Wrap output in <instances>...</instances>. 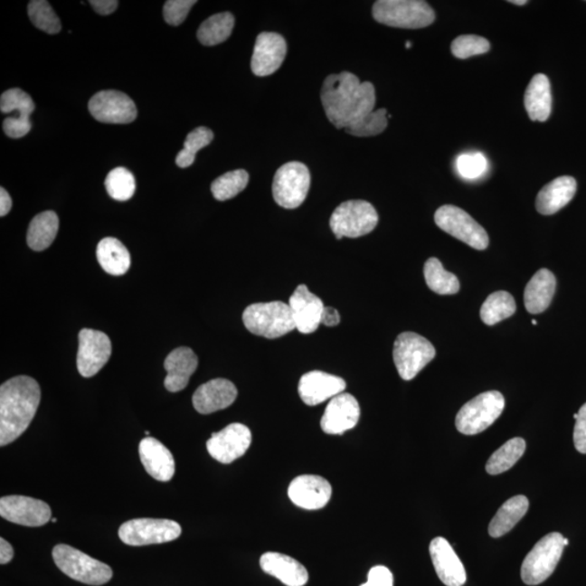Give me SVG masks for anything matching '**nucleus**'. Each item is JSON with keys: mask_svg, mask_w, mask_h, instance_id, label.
I'll use <instances>...</instances> for the list:
<instances>
[{"mask_svg": "<svg viewBox=\"0 0 586 586\" xmlns=\"http://www.w3.org/2000/svg\"><path fill=\"white\" fill-rule=\"evenodd\" d=\"M563 539L561 534L553 532L536 543L521 566V579L525 584H541L551 577L562 556Z\"/></svg>", "mask_w": 586, "mask_h": 586, "instance_id": "obj_6", "label": "nucleus"}, {"mask_svg": "<svg viewBox=\"0 0 586 586\" xmlns=\"http://www.w3.org/2000/svg\"><path fill=\"white\" fill-rule=\"evenodd\" d=\"M41 403L40 384L34 378L18 376L0 387V445L15 441L31 425Z\"/></svg>", "mask_w": 586, "mask_h": 586, "instance_id": "obj_2", "label": "nucleus"}, {"mask_svg": "<svg viewBox=\"0 0 586 586\" xmlns=\"http://www.w3.org/2000/svg\"><path fill=\"white\" fill-rule=\"evenodd\" d=\"M434 357L436 349L421 335L403 333L394 342L393 360L402 379H414Z\"/></svg>", "mask_w": 586, "mask_h": 586, "instance_id": "obj_10", "label": "nucleus"}, {"mask_svg": "<svg viewBox=\"0 0 586 586\" xmlns=\"http://www.w3.org/2000/svg\"><path fill=\"white\" fill-rule=\"evenodd\" d=\"M195 3L197 2L194 0H168L163 7V16L166 24L173 26L181 25Z\"/></svg>", "mask_w": 586, "mask_h": 586, "instance_id": "obj_45", "label": "nucleus"}, {"mask_svg": "<svg viewBox=\"0 0 586 586\" xmlns=\"http://www.w3.org/2000/svg\"><path fill=\"white\" fill-rule=\"evenodd\" d=\"M574 447L578 452L586 454V403L581 406L573 431Z\"/></svg>", "mask_w": 586, "mask_h": 586, "instance_id": "obj_46", "label": "nucleus"}, {"mask_svg": "<svg viewBox=\"0 0 586 586\" xmlns=\"http://www.w3.org/2000/svg\"><path fill=\"white\" fill-rule=\"evenodd\" d=\"M249 183V174L244 170L228 172L212 183L211 192L219 201L235 198Z\"/></svg>", "mask_w": 586, "mask_h": 586, "instance_id": "obj_37", "label": "nucleus"}, {"mask_svg": "<svg viewBox=\"0 0 586 586\" xmlns=\"http://www.w3.org/2000/svg\"><path fill=\"white\" fill-rule=\"evenodd\" d=\"M556 290L555 275L542 269L532 277L525 290V306L531 314L544 312L551 306Z\"/></svg>", "mask_w": 586, "mask_h": 586, "instance_id": "obj_29", "label": "nucleus"}, {"mask_svg": "<svg viewBox=\"0 0 586 586\" xmlns=\"http://www.w3.org/2000/svg\"><path fill=\"white\" fill-rule=\"evenodd\" d=\"M515 312L514 297L507 291H496L488 296L482 304L480 317L483 323L493 326L512 317Z\"/></svg>", "mask_w": 586, "mask_h": 586, "instance_id": "obj_36", "label": "nucleus"}, {"mask_svg": "<svg viewBox=\"0 0 586 586\" xmlns=\"http://www.w3.org/2000/svg\"><path fill=\"white\" fill-rule=\"evenodd\" d=\"M90 112L97 121L108 124H128L137 118V109L122 91L102 90L91 98Z\"/></svg>", "mask_w": 586, "mask_h": 586, "instance_id": "obj_15", "label": "nucleus"}, {"mask_svg": "<svg viewBox=\"0 0 586 586\" xmlns=\"http://www.w3.org/2000/svg\"><path fill=\"white\" fill-rule=\"evenodd\" d=\"M242 320L250 333L268 339L280 338L296 329L289 304L281 301L251 304L244 309Z\"/></svg>", "mask_w": 586, "mask_h": 586, "instance_id": "obj_3", "label": "nucleus"}, {"mask_svg": "<svg viewBox=\"0 0 586 586\" xmlns=\"http://www.w3.org/2000/svg\"><path fill=\"white\" fill-rule=\"evenodd\" d=\"M532 324L536 325L537 324L536 320L535 319L532 320Z\"/></svg>", "mask_w": 586, "mask_h": 586, "instance_id": "obj_55", "label": "nucleus"}, {"mask_svg": "<svg viewBox=\"0 0 586 586\" xmlns=\"http://www.w3.org/2000/svg\"><path fill=\"white\" fill-rule=\"evenodd\" d=\"M198 367V357L190 347L181 346L172 351L165 361L167 373L165 387L170 392H179L187 387L190 377Z\"/></svg>", "mask_w": 586, "mask_h": 586, "instance_id": "obj_26", "label": "nucleus"}, {"mask_svg": "<svg viewBox=\"0 0 586 586\" xmlns=\"http://www.w3.org/2000/svg\"><path fill=\"white\" fill-rule=\"evenodd\" d=\"M361 409L354 396L341 393L326 407L320 427L327 434H342L354 428L360 421Z\"/></svg>", "mask_w": 586, "mask_h": 586, "instance_id": "obj_18", "label": "nucleus"}, {"mask_svg": "<svg viewBox=\"0 0 586 586\" xmlns=\"http://www.w3.org/2000/svg\"><path fill=\"white\" fill-rule=\"evenodd\" d=\"M373 19L400 29H422L433 24L436 14L421 0H379L373 5Z\"/></svg>", "mask_w": 586, "mask_h": 586, "instance_id": "obj_4", "label": "nucleus"}, {"mask_svg": "<svg viewBox=\"0 0 586 586\" xmlns=\"http://www.w3.org/2000/svg\"><path fill=\"white\" fill-rule=\"evenodd\" d=\"M525 441L523 438L509 440L488 458L486 469L488 475L496 476L509 470L523 458Z\"/></svg>", "mask_w": 586, "mask_h": 586, "instance_id": "obj_35", "label": "nucleus"}, {"mask_svg": "<svg viewBox=\"0 0 586 586\" xmlns=\"http://www.w3.org/2000/svg\"><path fill=\"white\" fill-rule=\"evenodd\" d=\"M387 127L388 112L385 109H378V110L369 113L360 122L346 128L345 132L355 136V137H372V136L382 134Z\"/></svg>", "mask_w": 586, "mask_h": 586, "instance_id": "obj_41", "label": "nucleus"}, {"mask_svg": "<svg viewBox=\"0 0 586 586\" xmlns=\"http://www.w3.org/2000/svg\"><path fill=\"white\" fill-rule=\"evenodd\" d=\"M378 221V213L373 204L364 200H350L335 210L329 224L336 239L358 238L372 232Z\"/></svg>", "mask_w": 586, "mask_h": 586, "instance_id": "obj_8", "label": "nucleus"}, {"mask_svg": "<svg viewBox=\"0 0 586 586\" xmlns=\"http://www.w3.org/2000/svg\"><path fill=\"white\" fill-rule=\"evenodd\" d=\"M13 208V200L5 188H0V216H5Z\"/></svg>", "mask_w": 586, "mask_h": 586, "instance_id": "obj_51", "label": "nucleus"}, {"mask_svg": "<svg viewBox=\"0 0 586 586\" xmlns=\"http://www.w3.org/2000/svg\"><path fill=\"white\" fill-rule=\"evenodd\" d=\"M564 546H567L569 544V540L564 537L563 539Z\"/></svg>", "mask_w": 586, "mask_h": 586, "instance_id": "obj_53", "label": "nucleus"}, {"mask_svg": "<svg viewBox=\"0 0 586 586\" xmlns=\"http://www.w3.org/2000/svg\"><path fill=\"white\" fill-rule=\"evenodd\" d=\"M326 116L336 128H349L373 111L376 92L371 81L350 72L331 74L320 91Z\"/></svg>", "mask_w": 586, "mask_h": 586, "instance_id": "obj_1", "label": "nucleus"}, {"mask_svg": "<svg viewBox=\"0 0 586 586\" xmlns=\"http://www.w3.org/2000/svg\"><path fill=\"white\" fill-rule=\"evenodd\" d=\"M238 391L230 380L217 378L201 384L193 396L194 410L209 415L230 407L236 401Z\"/></svg>", "mask_w": 586, "mask_h": 586, "instance_id": "obj_23", "label": "nucleus"}, {"mask_svg": "<svg viewBox=\"0 0 586 586\" xmlns=\"http://www.w3.org/2000/svg\"><path fill=\"white\" fill-rule=\"evenodd\" d=\"M490 43L485 37L477 35H461L456 37L450 51L456 58L467 59L490 51Z\"/></svg>", "mask_w": 586, "mask_h": 586, "instance_id": "obj_43", "label": "nucleus"}, {"mask_svg": "<svg viewBox=\"0 0 586 586\" xmlns=\"http://www.w3.org/2000/svg\"><path fill=\"white\" fill-rule=\"evenodd\" d=\"M431 561L440 580L447 586H463L467 575L463 562L444 537L433 539L429 546Z\"/></svg>", "mask_w": 586, "mask_h": 586, "instance_id": "obj_22", "label": "nucleus"}, {"mask_svg": "<svg viewBox=\"0 0 586 586\" xmlns=\"http://www.w3.org/2000/svg\"><path fill=\"white\" fill-rule=\"evenodd\" d=\"M411 43L410 42H407L406 43V48L409 49V48H411Z\"/></svg>", "mask_w": 586, "mask_h": 586, "instance_id": "obj_54", "label": "nucleus"}, {"mask_svg": "<svg viewBox=\"0 0 586 586\" xmlns=\"http://www.w3.org/2000/svg\"><path fill=\"white\" fill-rule=\"evenodd\" d=\"M260 566L265 573L279 579L287 586H304L308 581V572L302 563L284 553L269 552L260 559Z\"/></svg>", "mask_w": 586, "mask_h": 586, "instance_id": "obj_25", "label": "nucleus"}, {"mask_svg": "<svg viewBox=\"0 0 586 586\" xmlns=\"http://www.w3.org/2000/svg\"><path fill=\"white\" fill-rule=\"evenodd\" d=\"M553 98L550 80L545 74H535L526 87L525 107L532 121L545 122L552 113Z\"/></svg>", "mask_w": 586, "mask_h": 586, "instance_id": "obj_28", "label": "nucleus"}, {"mask_svg": "<svg viewBox=\"0 0 586 586\" xmlns=\"http://www.w3.org/2000/svg\"><path fill=\"white\" fill-rule=\"evenodd\" d=\"M34 109L31 96L20 89L8 90L0 98V110L3 113L16 111L24 118H30Z\"/></svg>", "mask_w": 586, "mask_h": 586, "instance_id": "obj_42", "label": "nucleus"}, {"mask_svg": "<svg viewBox=\"0 0 586 586\" xmlns=\"http://www.w3.org/2000/svg\"><path fill=\"white\" fill-rule=\"evenodd\" d=\"M52 557L64 574L81 583L103 585L113 577L112 569L108 564L67 544L54 546Z\"/></svg>", "mask_w": 586, "mask_h": 586, "instance_id": "obj_5", "label": "nucleus"}, {"mask_svg": "<svg viewBox=\"0 0 586 586\" xmlns=\"http://www.w3.org/2000/svg\"><path fill=\"white\" fill-rule=\"evenodd\" d=\"M423 274H425L428 287L438 295H455L460 289L458 277L445 269L437 258H430L427 260L425 268H423Z\"/></svg>", "mask_w": 586, "mask_h": 586, "instance_id": "obj_34", "label": "nucleus"}, {"mask_svg": "<svg viewBox=\"0 0 586 586\" xmlns=\"http://www.w3.org/2000/svg\"><path fill=\"white\" fill-rule=\"evenodd\" d=\"M577 193V182L572 176H561L545 184L537 194L535 208L542 215L557 213Z\"/></svg>", "mask_w": 586, "mask_h": 586, "instance_id": "obj_27", "label": "nucleus"}, {"mask_svg": "<svg viewBox=\"0 0 586 586\" xmlns=\"http://www.w3.org/2000/svg\"><path fill=\"white\" fill-rule=\"evenodd\" d=\"M105 184L109 195L118 201H128L136 192L135 176L125 167H117L109 173Z\"/></svg>", "mask_w": 586, "mask_h": 586, "instance_id": "obj_39", "label": "nucleus"}, {"mask_svg": "<svg viewBox=\"0 0 586 586\" xmlns=\"http://www.w3.org/2000/svg\"><path fill=\"white\" fill-rule=\"evenodd\" d=\"M90 5L97 14L108 15L117 10L118 3L116 0H91Z\"/></svg>", "mask_w": 586, "mask_h": 586, "instance_id": "obj_48", "label": "nucleus"}, {"mask_svg": "<svg viewBox=\"0 0 586 586\" xmlns=\"http://www.w3.org/2000/svg\"><path fill=\"white\" fill-rule=\"evenodd\" d=\"M509 3L513 4V5H524L528 4V2H526V0H510Z\"/></svg>", "mask_w": 586, "mask_h": 586, "instance_id": "obj_52", "label": "nucleus"}, {"mask_svg": "<svg viewBox=\"0 0 586 586\" xmlns=\"http://www.w3.org/2000/svg\"><path fill=\"white\" fill-rule=\"evenodd\" d=\"M251 441L250 429L242 423L235 422L212 434L206 442V449L215 460L222 464H231L247 453Z\"/></svg>", "mask_w": 586, "mask_h": 586, "instance_id": "obj_14", "label": "nucleus"}, {"mask_svg": "<svg viewBox=\"0 0 586 586\" xmlns=\"http://www.w3.org/2000/svg\"><path fill=\"white\" fill-rule=\"evenodd\" d=\"M311 174L301 162H289L279 168L273 182L276 203L285 209L298 208L307 199Z\"/></svg>", "mask_w": 586, "mask_h": 586, "instance_id": "obj_11", "label": "nucleus"}, {"mask_svg": "<svg viewBox=\"0 0 586 586\" xmlns=\"http://www.w3.org/2000/svg\"><path fill=\"white\" fill-rule=\"evenodd\" d=\"M0 515L16 525L42 526L51 520L52 509L41 499L9 496L0 499Z\"/></svg>", "mask_w": 586, "mask_h": 586, "instance_id": "obj_16", "label": "nucleus"}, {"mask_svg": "<svg viewBox=\"0 0 586 586\" xmlns=\"http://www.w3.org/2000/svg\"><path fill=\"white\" fill-rule=\"evenodd\" d=\"M456 168L464 179H477L487 171V160L481 152H467L456 159Z\"/></svg>", "mask_w": 586, "mask_h": 586, "instance_id": "obj_44", "label": "nucleus"}, {"mask_svg": "<svg viewBox=\"0 0 586 586\" xmlns=\"http://www.w3.org/2000/svg\"><path fill=\"white\" fill-rule=\"evenodd\" d=\"M361 586H393L392 572L384 566L373 567L368 572L367 582Z\"/></svg>", "mask_w": 586, "mask_h": 586, "instance_id": "obj_47", "label": "nucleus"}, {"mask_svg": "<svg viewBox=\"0 0 586 586\" xmlns=\"http://www.w3.org/2000/svg\"><path fill=\"white\" fill-rule=\"evenodd\" d=\"M340 314L334 307H325L322 315V324L328 327H335L340 323Z\"/></svg>", "mask_w": 586, "mask_h": 586, "instance_id": "obj_49", "label": "nucleus"}, {"mask_svg": "<svg viewBox=\"0 0 586 586\" xmlns=\"http://www.w3.org/2000/svg\"><path fill=\"white\" fill-rule=\"evenodd\" d=\"M333 494L329 481L314 475L298 476L288 487V496L298 507L307 510L322 509Z\"/></svg>", "mask_w": 586, "mask_h": 586, "instance_id": "obj_17", "label": "nucleus"}, {"mask_svg": "<svg viewBox=\"0 0 586 586\" xmlns=\"http://www.w3.org/2000/svg\"><path fill=\"white\" fill-rule=\"evenodd\" d=\"M14 556V552L13 546L2 537L0 539V563L7 564L13 561Z\"/></svg>", "mask_w": 586, "mask_h": 586, "instance_id": "obj_50", "label": "nucleus"}, {"mask_svg": "<svg viewBox=\"0 0 586 586\" xmlns=\"http://www.w3.org/2000/svg\"><path fill=\"white\" fill-rule=\"evenodd\" d=\"M59 230V217L52 211L42 212L32 220L27 231V244L34 251L52 246Z\"/></svg>", "mask_w": 586, "mask_h": 586, "instance_id": "obj_32", "label": "nucleus"}, {"mask_svg": "<svg viewBox=\"0 0 586 586\" xmlns=\"http://www.w3.org/2000/svg\"><path fill=\"white\" fill-rule=\"evenodd\" d=\"M214 134L208 128L200 127L187 135L184 140V149L178 152L176 156V165L181 168H186L193 165L197 152L204 146H209L213 140Z\"/></svg>", "mask_w": 586, "mask_h": 586, "instance_id": "obj_38", "label": "nucleus"}, {"mask_svg": "<svg viewBox=\"0 0 586 586\" xmlns=\"http://www.w3.org/2000/svg\"><path fill=\"white\" fill-rule=\"evenodd\" d=\"M97 260L106 273L121 276L130 266V254L127 247L117 238H103L97 247Z\"/></svg>", "mask_w": 586, "mask_h": 586, "instance_id": "obj_30", "label": "nucleus"}, {"mask_svg": "<svg viewBox=\"0 0 586 586\" xmlns=\"http://www.w3.org/2000/svg\"><path fill=\"white\" fill-rule=\"evenodd\" d=\"M141 464L154 479L162 482L172 480L175 474V460L171 450L155 438L146 437L139 444Z\"/></svg>", "mask_w": 586, "mask_h": 586, "instance_id": "obj_24", "label": "nucleus"}, {"mask_svg": "<svg viewBox=\"0 0 586 586\" xmlns=\"http://www.w3.org/2000/svg\"><path fill=\"white\" fill-rule=\"evenodd\" d=\"M285 38L277 33H260L255 42L251 70L257 76L274 74L286 58Z\"/></svg>", "mask_w": 586, "mask_h": 586, "instance_id": "obj_19", "label": "nucleus"}, {"mask_svg": "<svg viewBox=\"0 0 586 586\" xmlns=\"http://www.w3.org/2000/svg\"><path fill=\"white\" fill-rule=\"evenodd\" d=\"M235 18L231 13L216 14L200 25L197 36L204 46H215L224 43L232 35Z\"/></svg>", "mask_w": 586, "mask_h": 586, "instance_id": "obj_33", "label": "nucleus"}, {"mask_svg": "<svg viewBox=\"0 0 586 586\" xmlns=\"http://www.w3.org/2000/svg\"><path fill=\"white\" fill-rule=\"evenodd\" d=\"M529 509V499L525 496H517L505 502L494 515L488 525V534L492 537H501L507 534L514 526L525 517Z\"/></svg>", "mask_w": 586, "mask_h": 586, "instance_id": "obj_31", "label": "nucleus"}, {"mask_svg": "<svg viewBox=\"0 0 586 586\" xmlns=\"http://www.w3.org/2000/svg\"><path fill=\"white\" fill-rule=\"evenodd\" d=\"M293 322L301 334H313L322 324L324 303L313 295L306 285H300L292 293L289 300Z\"/></svg>", "mask_w": 586, "mask_h": 586, "instance_id": "obj_21", "label": "nucleus"}, {"mask_svg": "<svg viewBox=\"0 0 586 586\" xmlns=\"http://www.w3.org/2000/svg\"><path fill=\"white\" fill-rule=\"evenodd\" d=\"M504 407L505 399L498 391L477 395L459 410L456 416V428L466 436L481 433L501 416Z\"/></svg>", "mask_w": 586, "mask_h": 586, "instance_id": "obj_7", "label": "nucleus"}, {"mask_svg": "<svg viewBox=\"0 0 586 586\" xmlns=\"http://www.w3.org/2000/svg\"><path fill=\"white\" fill-rule=\"evenodd\" d=\"M27 13H29L32 24L37 29L46 32L48 34H57L61 31V22L51 4L45 0H32L27 7Z\"/></svg>", "mask_w": 586, "mask_h": 586, "instance_id": "obj_40", "label": "nucleus"}, {"mask_svg": "<svg viewBox=\"0 0 586 586\" xmlns=\"http://www.w3.org/2000/svg\"><path fill=\"white\" fill-rule=\"evenodd\" d=\"M181 534V525L170 519H132L118 529L119 539L129 546L162 544L178 539Z\"/></svg>", "mask_w": 586, "mask_h": 586, "instance_id": "obj_9", "label": "nucleus"}, {"mask_svg": "<svg viewBox=\"0 0 586 586\" xmlns=\"http://www.w3.org/2000/svg\"><path fill=\"white\" fill-rule=\"evenodd\" d=\"M434 221L443 232L471 248L486 250L488 246V236L485 228L458 206H441L434 214Z\"/></svg>", "mask_w": 586, "mask_h": 586, "instance_id": "obj_12", "label": "nucleus"}, {"mask_svg": "<svg viewBox=\"0 0 586 586\" xmlns=\"http://www.w3.org/2000/svg\"><path fill=\"white\" fill-rule=\"evenodd\" d=\"M112 346L109 336L94 329H81L79 335V351L76 366L80 376L90 378L99 373L111 356Z\"/></svg>", "mask_w": 586, "mask_h": 586, "instance_id": "obj_13", "label": "nucleus"}, {"mask_svg": "<svg viewBox=\"0 0 586 586\" xmlns=\"http://www.w3.org/2000/svg\"><path fill=\"white\" fill-rule=\"evenodd\" d=\"M346 383L335 374L314 371L304 373L298 383V394L308 406L324 403L345 392Z\"/></svg>", "mask_w": 586, "mask_h": 586, "instance_id": "obj_20", "label": "nucleus"}]
</instances>
